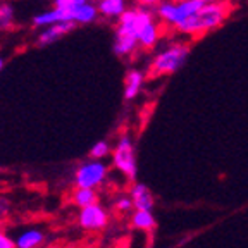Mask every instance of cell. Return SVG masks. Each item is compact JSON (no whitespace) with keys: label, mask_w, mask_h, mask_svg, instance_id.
Instances as JSON below:
<instances>
[{"label":"cell","mask_w":248,"mask_h":248,"mask_svg":"<svg viewBox=\"0 0 248 248\" xmlns=\"http://www.w3.org/2000/svg\"><path fill=\"white\" fill-rule=\"evenodd\" d=\"M107 178V166L102 162V159H92L83 162L76 169L74 174V185L81 186V188H95L105 181Z\"/></svg>","instance_id":"6"},{"label":"cell","mask_w":248,"mask_h":248,"mask_svg":"<svg viewBox=\"0 0 248 248\" xmlns=\"http://www.w3.org/2000/svg\"><path fill=\"white\" fill-rule=\"evenodd\" d=\"M2 67H4V57L0 55V71H2Z\"/></svg>","instance_id":"26"},{"label":"cell","mask_w":248,"mask_h":248,"mask_svg":"<svg viewBox=\"0 0 248 248\" xmlns=\"http://www.w3.org/2000/svg\"><path fill=\"white\" fill-rule=\"evenodd\" d=\"M190 43L186 42H174L169 46L162 48L159 54L155 55L150 64V76H170L178 73L186 64L190 57Z\"/></svg>","instance_id":"2"},{"label":"cell","mask_w":248,"mask_h":248,"mask_svg":"<svg viewBox=\"0 0 248 248\" xmlns=\"http://www.w3.org/2000/svg\"><path fill=\"white\" fill-rule=\"evenodd\" d=\"M98 12L104 17H119L126 9H128V2L126 0H98L97 2Z\"/></svg>","instance_id":"16"},{"label":"cell","mask_w":248,"mask_h":248,"mask_svg":"<svg viewBox=\"0 0 248 248\" xmlns=\"http://www.w3.org/2000/svg\"><path fill=\"white\" fill-rule=\"evenodd\" d=\"M112 164L121 174L126 176V179L135 181L138 174L136 167V154L133 141L128 135H123L117 140V145L112 148Z\"/></svg>","instance_id":"5"},{"label":"cell","mask_w":248,"mask_h":248,"mask_svg":"<svg viewBox=\"0 0 248 248\" xmlns=\"http://www.w3.org/2000/svg\"><path fill=\"white\" fill-rule=\"evenodd\" d=\"M160 36H162V28H160V21L157 23V19L154 23H150L145 28L141 33L138 35V45L145 50H150L154 48L157 43H159Z\"/></svg>","instance_id":"13"},{"label":"cell","mask_w":248,"mask_h":248,"mask_svg":"<svg viewBox=\"0 0 248 248\" xmlns=\"http://www.w3.org/2000/svg\"><path fill=\"white\" fill-rule=\"evenodd\" d=\"M143 81H145V76L141 71L138 69L128 71V74L124 78V98L126 100L136 98V95H138L141 86H143Z\"/></svg>","instance_id":"14"},{"label":"cell","mask_w":248,"mask_h":248,"mask_svg":"<svg viewBox=\"0 0 248 248\" xmlns=\"http://www.w3.org/2000/svg\"><path fill=\"white\" fill-rule=\"evenodd\" d=\"M14 24V7L9 4L0 5V31H5Z\"/></svg>","instance_id":"19"},{"label":"cell","mask_w":248,"mask_h":248,"mask_svg":"<svg viewBox=\"0 0 248 248\" xmlns=\"http://www.w3.org/2000/svg\"><path fill=\"white\" fill-rule=\"evenodd\" d=\"M88 0H55V7H64V9H74L78 5L86 4Z\"/></svg>","instance_id":"22"},{"label":"cell","mask_w":248,"mask_h":248,"mask_svg":"<svg viewBox=\"0 0 248 248\" xmlns=\"http://www.w3.org/2000/svg\"><path fill=\"white\" fill-rule=\"evenodd\" d=\"M114 209H116L119 214H128V212H131V210L135 209L131 197H119L116 200V203H114Z\"/></svg>","instance_id":"21"},{"label":"cell","mask_w":248,"mask_h":248,"mask_svg":"<svg viewBox=\"0 0 248 248\" xmlns=\"http://www.w3.org/2000/svg\"><path fill=\"white\" fill-rule=\"evenodd\" d=\"M74 26H76L74 21H61V23L45 26L38 35V45H42V46L50 45V43H54L55 40L62 38V36L67 35L69 31H73Z\"/></svg>","instance_id":"8"},{"label":"cell","mask_w":248,"mask_h":248,"mask_svg":"<svg viewBox=\"0 0 248 248\" xmlns=\"http://www.w3.org/2000/svg\"><path fill=\"white\" fill-rule=\"evenodd\" d=\"M110 154H112V148H110V145L105 140H100V141H97L90 148V157L92 159H104V157H107Z\"/></svg>","instance_id":"20"},{"label":"cell","mask_w":248,"mask_h":248,"mask_svg":"<svg viewBox=\"0 0 248 248\" xmlns=\"http://www.w3.org/2000/svg\"><path fill=\"white\" fill-rule=\"evenodd\" d=\"M14 240H16V248H38L45 241V234H43L42 229L30 228V229H23Z\"/></svg>","instance_id":"12"},{"label":"cell","mask_w":248,"mask_h":248,"mask_svg":"<svg viewBox=\"0 0 248 248\" xmlns=\"http://www.w3.org/2000/svg\"><path fill=\"white\" fill-rule=\"evenodd\" d=\"M138 38L129 33H123V31H116V40H114V54L119 57H128L133 55L138 48Z\"/></svg>","instance_id":"11"},{"label":"cell","mask_w":248,"mask_h":248,"mask_svg":"<svg viewBox=\"0 0 248 248\" xmlns=\"http://www.w3.org/2000/svg\"><path fill=\"white\" fill-rule=\"evenodd\" d=\"M78 222L85 231H102L107 228L108 224V214L100 203H93V205L83 207L79 209V216H78Z\"/></svg>","instance_id":"7"},{"label":"cell","mask_w":248,"mask_h":248,"mask_svg":"<svg viewBox=\"0 0 248 248\" xmlns=\"http://www.w3.org/2000/svg\"><path fill=\"white\" fill-rule=\"evenodd\" d=\"M0 170H2V166H0Z\"/></svg>","instance_id":"27"},{"label":"cell","mask_w":248,"mask_h":248,"mask_svg":"<svg viewBox=\"0 0 248 248\" xmlns=\"http://www.w3.org/2000/svg\"><path fill=\"white\" fill-rule=\"evenodd\" d=\"M71 17H73V21L76 24H88V23H93V21L98 17V7L97 5L90 4V2H86V4L83 5H78V7L71 9Z\"/></svg>","instance_id":"15"},{"label":"cell","mask_w":248,"mask_h":248,"mask_svg":"<svg viewBox=\"0 0 248 248\" xmlns=\"http://www.w3.org/2000/svg\"><path fill=\"white\" fill-rule=\"evenodd\" d=\"M205 4L207 0H162L155 7V14L162 24L169 28H176L185 19L198 14Z\"/></svg>","instance_id":"3"},{"label":"cell","mask_w":248,"mask_h":248,"mask_svg":"<svg viewBox=\"0 0 248 248\" xmlns=\"http://www.w3.org/2000/svg\"><path fill=\"white\" fill-rule=\"evenodd\" d=\"M231 12L232 4L229 0H207V4L200 9L198 14L185 19L174 30L178 31L179 35L198 38V36L222 26L226 23V19L231 16Z\"/></svg>","instance_id":"1"},{"label":"cell","mask_w":248,"mask_h":248,"mask_svg":"<svg viewBox=\"0 0 248 248\" xmlns=\"http://www.w3.org/2000/svg\"><path fill=\"white\" fill-rule=\"evenodd\" d=\"M9 212V202L5 198H0V219H4Z\"/></svg>","instance_id":"25"},{"label":"cell","mask_w":248,"mask_h":248,"mask_svg":"<svg viewBox=\"0 0 248 248\" xmlns=\"http://www.w3.org/2000/svg\"><path fill=\"white\" fill-rule=\"evenodd\" d=\"M0 248H16V240H12L2 229H0Z\"/></svg>","instance_id":"23"},{"label":"cell","mask_w":248,"mask_h":248,"mask_svg":"<svg viewBox=\"0 0 248 248\" xmlns=\"http://www.w3.org/2000/svg\"><path fill=\"white\" fill-rule=\"evenodd\" d=\"M136 4L138 5H143V7H150V9H154V7H157V5L162 2V0H135Z\"/></svg>","instance_id":"24"},{"label":"cell","mask_w":248,"mask_h":248,"mask_svg":"<svg viewBox=\"0 0 248 248\" xmlns=\"http://www.w3.org/2000/svg\"><path fill=\"white\" fill-rule=\"evenodd\" d=\"M61 21H73L69 9L54 7V9H50V11H45V12H42V14L35 16L33 24H35L36 28H45V26H50V24L61 23Z\"/></svg>","instance_id":"10"},{"label":"cell","mask_w":248,"mask_h":248,"mask_svg":"<svg viewBox=\"0 0 248 248\" xmlns=\"http://www.w3.org/2000/svg\"><path fill=\"white\" fill-rule=\"evenodd\" d=\"M129 197H131L136 210H154L155 198L148 186L141 185V183H135L129 190Z\"/></svg>","instance_id":"9"},{"label":"cell","mask_w":248,"mask_h":248,"mask_svg":"<svg viewBox=\"0 0 248 248\" xmlns=\"http://www.w3.org/2000/svg\"><path fill=\"white\" fill-rule=\"evenodd\" d=\"M131 226L135 229H141V231H152L157 226L152 210H135L131 214Z\"/></svg>","instance_id":"18"},{"label":"cell","mask_w":248,"mask_h":248,"mask_svg":"<svg viewBox=\"0 0 248 248\" xmlns=\"http://www.w3.org/2000/svg\"><path fill=\"white\" fill-rule=\"evenodd\" d=\"M155 17H157V14H155L150 7L136 5V7H133V9H126V11L117 17L116 31L129 33V35L138 38L140 33H141L150 23H154Z\"/></svg>","instance_id":"4"},{"label":"cell","mask_w":248,"mask_h":248,"mask_svg":"<svg viewBox=\"0 0 248 248\" xmlns=\"http://www.w3.org/2000/svg\"><path fill=\"white\" fill-rule=\"evenodd\" d=\"M71 198H73L74 205L79 207V209L93 205V203H97L98 202V195H97V190H95V188H81V186H76V188H74Z\"/></svg>","instance_id":"17"}]
</instances>
